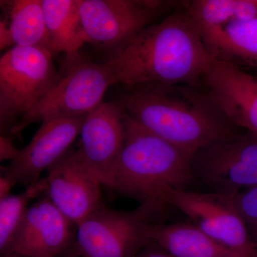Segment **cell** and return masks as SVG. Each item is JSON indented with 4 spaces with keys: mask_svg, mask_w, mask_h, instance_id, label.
Returning <instances> with one entry per match:
<instances>
[{
    "mask_svg": "<svg viewBox=\"0 0 257 257\" xmlns=\"http://www.w3.org/2000/svg\"><path fill=\"white\" fill-rule=\"evenodd\" d=\"M215 60L184 10L149 25L112 52L105 63L115 84L130 89L147 85L198 87Z\"/></svg>",
    "mask_w": 257,
    "mask_h": 257,
    "instance_id": "cell-1",
    "label": "cell"
},
{
    "mask_svg": "<svg viewBox=\"0 0 257 257\" xmlns=\"http://www.w3.org/2000/svg\"><path fill=\"white\" fill-rule=\"evenodd\" d=\"M188 85L133 88L118 103L148 131L192 158L209 144L238 133L206 91Z\"/></svg>",
    "mask_w": 257,
    "mask_h": 257,
    "instance_id": "cell-2",
    "label": "cell"
},
{
    "mask_svg": "<svg viewBox=\"0 0 257 257\" xmlns=\"http://www.w3.org/2000/svg\"><path fill=\"white\" fill-rule=\"evenodd\" d=\"M195 179L190 157L126 114L124 143L111 189L141 204L157 200L165 189H187Z\"/></svg>",
    "mask_w": 257,
    "mask_h": 257,
    "instance_id": "cell-3",
    "label": "cell"
},
{
    "mask_svg": "<svg viewBox=\"0 0 257 257\" xmlns=\"http://www.w3.org/2000/svg\"><path fill=\"white\" fill-rule=\"evenodd\" d=\"M165 203L150 200L130 211L104 204L77 226L75 239L64 254L75 257H134L150 243L148 230L162 220Z\"/></svg>",
    "mask_w": 257,
    "mask_h": 257,
    "instance_id": "cell-4",
    "label": "cell"
},
{
    "mask_svg": "<svg viewBox=\"0 0 257 257\" xmlns=\"http://www.w3.org/2000/svg\"><path fill=\"white\" fill-rule=\"evenodd\" d=\"M113 84L114 77L106 63H95L79 53L66 57L50 90L19 119L10 135H18L36 121L87 116L103 102L104 94Z\"/></svg>",
    "mask_w": 257,
    "mask_h": 257,
    "instance_id": "cell-5",
    "label": "cell"
},
{
    "mask_svg": "<svg viewBox=\"0 0 257 257\" xmlns=\"http://www.w3.org/2000/svg\"><path fill=\"white\" fill-rule=\"evenodd\" d=\"M53 54L40 47L14 46L0 59V128L9 136L19 119L31 111L58 77Z\"/></svg>",
    "mask_w": 257,
    "mask_h": 257,
    "instance_id": "cell-6",
    "label": "cell"
},
{
    "mask_svg": "<svg viewBox=\"0 0 257 257\" xmlns=\"http://www.w3.org/2000/svg\"><path fill=\"white\" fill-rule=\"evenodd\" d=\"M196 179L209 191L236 196L257 186V135L236 133L209 144L191 158Z\"/></svg>",
    "mask_w": 257,
    "mask_h": 257,
    "instance_id": "cell-7",
    "label": "cell"
},
{
    "mask_svg": "<svg viewBox=\"0 0 257 257\" xmlns=\"http://www.w3.org/2000/svg\"><path fill=\"white\" fill-rule=\"evenodd\" d=\"M157 200L182 211L192 224L226 247L242 253L257 250L236 207L235 196L167 188L159 194Z\"/></svg>",
    "mask_w": 257,
    "mask_h": 257,
    "instance_id": "cell-8",
    "label": "cell"
},
{
    "mask_svg": "<svg viewBox=\"0 0 257 257\" xmlns=\"http://www.w3.org/2000/svg\"><path fill=\"white\" fill-rule=\"evenodd\" d=\"M165 4L155 0H79L86 42L114 52L153 24Z\"/></svg>",
    "mask_w": 257,
    "mask_h": 257,
    "instance_id": "cell-9",
    "label": "cell"
},
{
    "mask_svg": "<svg viewBox=\"0 0 257 257\" xmlns=\"http://www.w3.org/2000/svg\"><path fill=\"white\" fill-rule=\"evenodd\" d=\"M45 195L76 226L102 205L101 182L71 150L47 170Z\"/></svg>",
    "mask_w": 257,
    "mask_h": 257,
    "instance_id": "cell-10",
    "label": "cell"
},
{
    "mask_svg": "<svg viewBox=\"0 0 257 257\" xmlns=\"http://www.w3.org/2000/svg\"><path fill=\"white\" fill-rule=\"evenodd\" d=\"M125 135L126 113L118 102L101 103L84 117L79 133L77 153L101 184L110 189Z\"/></svg>",
    "mask_w": 257,
    "mask_h": 257,
    "instance_id": "cell-11",
    "label": "cell"
},
{
    "mask_svg": "<svg viewBox=\"0 0 257 257\" xmlns=\"http://www.w3.org/2000/svg\"><path fill=\"white\" fill-rule=\"evenodd\" d=\"M76 231L77 226L45 195L28 208L5 255L59 257L71 247Z\"/></svg>",
    "mask_w": 257,
    "mask_h": 257,
    "instance_id": "cell-12",
    "label": "cell"
},
{
    "mask_svg": "<svg viewBox=\"0 0 257 257\" xmlns=\"http://www.w3.org/2000/svg\"><path fill=\"white\" fill-rule=\"evenodd\" d=\"M85 116L62 118L42 123L31 141L15 160L1 167V175L16 184L28 187L69 150L80 133Z\"/></svg>",
    "mask_w": 257,
    "mask_h": 257,
    "instance_id": "cell-13",
    "label": "cell"
},
{
    "mask_svg": "<svg viewBox=\"0 0 257 257\" xmlns=\"http://www.w3.org/2000/svg\"><path fill=\"white\" fill-rule=\"evenodd\" d=\"M202 83L231 124L257 135L256 77L237 64L216 59Z\"/></svg>",
    "mask_w": 257,
    "mask_h": 257,
    "instance_id": "cell-14",
    "label": "cell"
},
{
    "mask_svg": "<svg viewBox=\"0 0 257 257\" xmlns=\"http://www.w3.org/2000/svg\"><path fill=\"white\" fill-rule=\"evenodd\" d=\"M148 238L173 257L236 256L248 253L226 247L192 223L157 221L149 228Z\"/></svg>",
    "mask_w": 257,
    "mask_h": 257,
    "instance_id": "cell-15",
    "label": "cell"
},
{
    "mask_svg": "<svg viewBox=\"0 0 257 257\" xmlns=\"http://www.w3.org/2000/svg\"><path fill=\"white\" fill-rule=\"evenodd\" d=\"M199 33L217 60L257 67V18L235 20Z\"/></svg>",
    "mask_w": 257,
    "mask_h": 257,
    "instance_id": "cell-16",
    "label": "cell"
},
{
    "mask_svg": "<svg viewBox=\"0 0 257 257\" xmlns=\"http://www.w3.org/2000/svg\"><path fill=\"white\" fill-rule=\"evenodd\" d=\"M51 52L70 57L78 55L86 42L79 11V0H42Z\"/></svg>",
    "mask_w": 257,
    "mask_h": 257,
    "instance_id": "cell-17",
    "label": "cell"
},
{
    "mask_svg": "<svg viewBox=\"0 0 257 257\" xmlns=\"http://www.w3.org/2000/svg\"><path fill=\"white\" fill-rule=\"evenodd\" d=\"M3 3L15 46L40 47L51 52L42 0H15Z\"/></svg>",
    "mask_w": 257,
    "mask_h": 257,
    "instance_id": "cell-18",
    "label": "cell"
},
{
    "mask_svg": "<svg viewBox=\"0 0 257 257\" xmlns=\"http://www.w3.org/2000/svg\"><path fill=\"white\" fill-rule=\"evenodd\" d=\"M186 11L200 32L235 20L257 18V0H195Z\"/></svg>",
    "mask_w": 257,
    "mask_h": 257,
    "instance_id": "cell-19",
    "label": "cell"
},
{
    "mask_svg": "<svg viewBox=\"0 0 257 257\" xmlns=\"http://www.w3.org/2000/svg\"><path fill=\"white\" fill-rule=\"evenodd\" d=\"M46 178L40 179L36 183L26 187L18 194H10L0 199V254L8 252L10 244L23 220L29 204L35 198L46 193Z\"/></svg>",
    "mask_w": 257,
    "mask_h": 257,
    "instance_id": "cell-20",
    "label": "cell"
},
{
    "mask_svg": "<svg viewBox=\"0 0 257 257\" xmlns=\"http://www.w3.org/2000/svg\"><path fill=\"white\" fill-rule=\"evenodd\" d=\"M235 202L251 241L257 247V186L236 194Z\"/></svg>",
    "mask_w": 257,
    "mask_h": 257,
    "instance_id": "cell-21",
    "label": "cell"
},
{
    "mask_svg": "<svg viewBox=\"0 0 257 257\" xmlns=\"http://www.w3.org/2000/svg\"><path fill=\"white\" fill-rule=\"evenodd\" d=\"M20 150L13 145L10 136L1 135L0 137V161L15 160L20 155Z\"/></svg>",
    "mask_w": 257,
    "mask_h": 257,
    "instance_id": "cell-22",
    "label": "cell"
},
{
    "mask_svg": "<svg viewBox=\"0 0 257 257\" xmlns=\"http://www.w3.org/2000/svg\"><path fill=\"white\" fill-rule=\"evenodd\" d=\"M134 257H173L161 248L157 243L150 241Z\"/></svg>",
    "mask_w": 257,
    "mask_h": 257,
    "instance_id": "cell-23",
    "label": "cell"
},
{
    "mask_svg": "<svg viewBox=\"0 0 257 257\" xmlns=\"http://www.w3.org/2000/svg\"><path fill=\"white\" fill-rule=\"evenodd\" d=\"M15 46L13 37L10 32L9 25L6 19L0 21V48L4 50L10 46Z\"/></svg>",
    "mask_w": 257,
    "mask_h": 257,
    "instance_id": "cell-24",
    "label": "cell"
},
{
    "mask_svg": "<svg viewBox=\"0 0 257 257\" xmlns=\"http://www.w3.org/2000/svg\"><path fill=\"white\" fill-rule=\"evenodd\" d=\"M15 186L14 182L4 175L0 176V199L10 195V191Z\"/></svg>",
    "mask_w": 257,
    "mask_h": 257,
    "instance_id": "cell-25",
    "label": "cell"
},
{
    "mask_svg": "<svg viewBox=\"0 0 257 257\" xmlns=\"http://www.w3.org/2000/svg\"><path fill=\"white\" fill-rule=\"evenodd\" d=\"M225 257H257V250L256 251H252V252L243 253V254L239 255V256Z\"/></svg>",
    "mask_w": 257,
    "mask_h": 257,
    "instance_id": "cell-26",
    "label": "cell"
},
{
    "mask_svg": "<svg viewBox=\"0 0 257 257\" xmlns=\"http://www.w3.org/2000/svg\"><path fill=\"white\" fill-rule=\"evenodd\" d=\"M1 257H25V256H20V255H18V254H15V253H12V254L5 255V256H3Z\"/></svg>",
    "mask_w": 257,
    "mask_h": 257,
    "instance_id": "cell-27",
    "label": "cell"
},
{
    "mask_svg": "<svg viewBox=\"0 0 257 257\" xmlns=\"http://www.w3.org/2000/svg\"><path fill=\"white\" fill-rule=\"evenodd\" d=\"M59 257H75V256H69V255H67V254H63V255H62V256H60Z\"/></svg>",
    "mask_w": 257,
    "mask_h": 257,
    "instance_id": "cell-28",
    "label": "cell"
}]
</instances>
